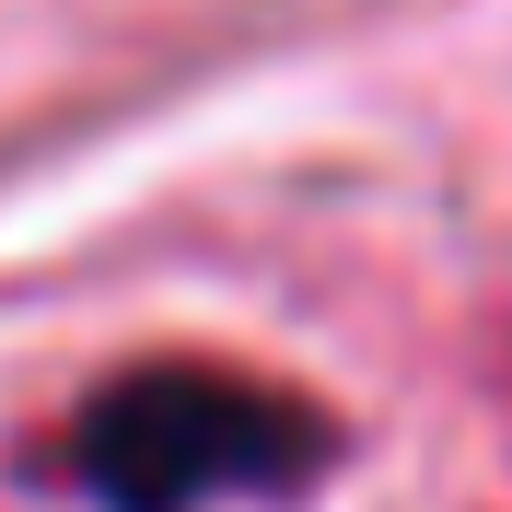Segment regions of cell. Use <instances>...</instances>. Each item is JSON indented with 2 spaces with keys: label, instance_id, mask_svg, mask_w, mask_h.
<instances>
[{
  "label": "cell",
  "instance_id": "cell-1",
  "mask_svg": "<svg viewBox=\"0 0 512 512\" xmlns=\"http://www.w3.org/2000/svg\"><path fill=\"white\" fill-rule=\"evenodd\" d=\"M338 419L280 373L210 350H163L105 373L59 431V466L94 512H210V501H291L338 466Z\"/></svg>",
  "mask_w": 512,
  "mask_h": 512
}]
</instances>
